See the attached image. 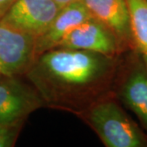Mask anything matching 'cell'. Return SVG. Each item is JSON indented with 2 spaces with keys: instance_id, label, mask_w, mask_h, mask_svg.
Returning a JSON list of instances; mask_svg holds the SVG:
<instances>
[{
  "instance_id": "4fadbf2b",
  "label": "cell",
  "mask_w": 147,
  "mask_h": 147,
  "mask_svg": "<svg viewBox=\"0 0 147 147\" xmlns=\"http://www.w3.org/2000/svg\"><path fill=\"white\" fill-rule=\"evenodd\" d=\"M53 1H54L61 8H62V7L69 5V4H70V3H73L78 2V1H80V0H53Z\"/></svg>"
},
{
  "instance_id": "6da1fadb",
  "label": "cell",
  "mask_w": 147,
  "mask_h": 147,
  "mask_svg": "<svg viewBox=\"0 0 147 147\" xmlns=\"http://www.w3.org/2000/svg\"><path fill=\"white\" fill-rule=\"evenodd\" d=\"M115 59L88 51L56 47L38 56L26 75L44 103L84 110L108 88L115 74Z\"/></svg>"
},
{
  "instance_id": "52a82bcc",
  "label": "cell",
  "mask_w": 147,
  "mask_h": 147,
  "mask_svg": "<svg viewBox=\"0 0 147 147\" xmlns=\"http://www.w3.org/2000/svg\"><path fill=\"white\" fill-rule=\"evenodd\" d=\"M94 19L112 32L123 48L133 47L127 0H80Z\"/></svg>"
},
{
  "instance_id": "9c48e42d",
  "label": "cell",
  "mask_w": 147,
  "mask_h": 147,
  "mask_svg": "<svg viewBox=\"0 0 147 147\" xmlns=\"http://www.w3.org/2000/svg\"><path fill=\"white\" fill-rule=\"evenodd\" d=\"M131 64L119 88V96L147 130V69L141 58Z\"/></svg>"
},
{
  "instance_id": "277c9868",
  "label": "cell",
  "mask_w": 147,
  "mask_h": 147,
  "mask_svg": "<svg viewBox=\"0 0 147 147\" xmlns=\"http://www.w3.org/2000/svg\"><path fill=\"white\" fill-rule=\"evenodd\" d=\"M0 78V125L22 124L32 112L44 105L34 87L16 77Z\"/></svg>"
},
{
  "instance_id": "30bf717a",
  "label": "cell",
  "mask_w": 147,
  "mask_h": 147,
  "mask_svg": "<svg viewBox=\"0 0 147 147\" xmlns=\"http://www.w3.org/2000/svg\"><path fill=\"white\" fill-rule=\"evenodd\" d=\"M133 47L147 69V0H127Z\"/></svg>"
},
{
  "instance_id": "8992f818",
  "label": "cell",
  "mask_w": 147,
  "mask_h": 147,
  "mask_svg": "<svg viewBox=\"0 0 147 147\" xmlns=\"http://www.w3.org/2000/svg\"><path fill=\"white\" fill-rule=\"evenodd\" d=\"M58 47L84 50L110 57H116L123 49L115 35L93 17L75 27Z\"/></svg>"
},
{
  "instance_id": "3957f363",
  "label": "cell",
  "mask_w": 147,
  "mask_h": 147,
  "mask_svg": "<svg viewBox=\"0 0 147 147\" xmlns=\"http://www.w3.org/2000/svg\"><path fill=\"white\" fill-rule=\"evenodd\" d=\"M36 38L0 21V74L16 77L26 72L34 61Z\"/></svg>"
},
{
  "instance_id": "8fae6325",
  "label": "cell",
  "mask_w": 147,
  "mask_h": 147,
  "mask_svg": "<svg viewBox=\"0 0 147 147\" xmlns=\"http://www.w3.org/2000/svg\"><path fill=\"white\" fill-rule=\"evenodd\" d=\"M22 124L0 125V147L12 146Z\"/></svg>"
},
{
  "instance_id": "7a4b0ae2",
  "label": "cell",
  "mask_w": 147,
  "mask_h": 147,
  "mask_svg": "<svg viewBox=\"0 0 147 147\" xmlns=\"http://www.w3.org/2000/svg\"><path fill=\"white\" fill-rule=\"evenodd\" d=\"M83 118L106 147L147 146V136L111 98L95 100L83 110Z\"/></svg>"
},
{
  "instance_id": "7c38bea8",
  "label": "cell",
  "mask_w": 147,
  "mask_h": 147,
  "mask_svg": "<svg viewBox=\"0 0 147 147\" xmlns=\"http://www.w3.org/2000/svg\"><path fill=\"white\" fill-rule=\"evenodd\" d=\"M16 0H0V18L5 13Z\"/></svg>"
},
{
  "instance_id": "5b68a950",
  "label": "cell",
  "mask_w": 147,
  "mask_h": 147,
  "mask_svg": "<svg viewBox=\"0 0 147 147\" xmlns=\"http://www.w3.org/2000/svg\"><path fill=\"white\" fill-rule=\"evenodd\" d=\"M60 9L53 0H16L0 21L37 38L48 29Z\"/></svg>"
},
{
  "instance_id": "ba28073f",
  "label": "cell",
  "mask_w": 147,
  "mask_h": 147,
  "mask_svg": "<svg viewBox=\"0 0 147 147\" xmlns=\"http://www.w3.org/2000/svg\"><path fill=\"white\" fill-rule=\"evenodd\" d=\"M91 17L92 16L81 1L61 8L48 29L36 38V57L47 51L59 47L62 40L75 27Z\"/></svg>"
},
{
  "instance_id": "5bb4252c",
  "label": "cell",
  "mask_w": 147,
  "mask_h": 147,
  "mask_svg": "<svg viewBox=\"0 0 147 147\" xmlns=\"http://www.w3.org/2000/svg\"><path fill=\"white\" fill-rule=\"evenodd\" d=\"M0 78H2V75H1V74H0Z\"/></svg>"
}]
</instances>
